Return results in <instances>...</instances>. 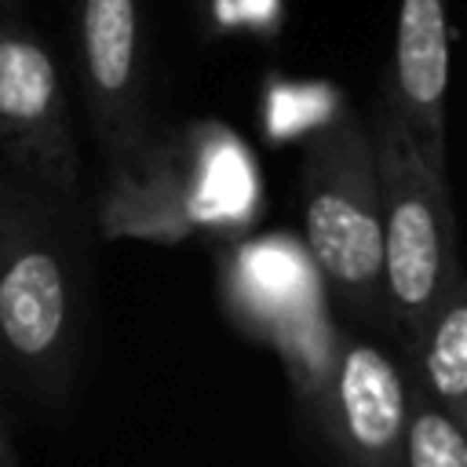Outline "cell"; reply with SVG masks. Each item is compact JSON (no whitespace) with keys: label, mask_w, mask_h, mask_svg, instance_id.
<instances>
[{"label":"cell","mask_w":467,"mask_h":467,"mask_svg":"<svg viewBox=\"0 0 467 467\" xmlns=\"http://www.w3.org/2000/svg\"><path fill=\"white\" fill-rule=\"evenodd\" d=\"M365 124L379 186L383 328L398 339V354H405L449 274L463 263L456 244L449 168L445 150L431 146L383 88Z\"/></svg>","instance_id":"2"},{"label":"cell","mask_w":467,"mask_h":467,"mask_svg":"<svg viewBox=\"0 0 467 467\" xmlns=\"http://www.w3.org/2000/svg\"><path fill=\"white\" fill-rule=\"evenodd\" d=\"M263 182L248 146L215 120L153 135L135 161L109 171L95 208L102 237L182 241L255 219Z\"/></svg>","instance_id":"3"},{"label":"cell","mask_w":467,"mask_h":467,"mask_svg":"<svg viewBox=\"0 0 467 467\" xmlns=\"http://www.w3.org/2000/svg\"><path fill=\"white\" fill-rule=\"evenodd\" d=\"M219 296L234 328L281 358L296 401L317 416L343 328L303 241L277 230L226 244L219 252Z\"/></svg>","instance_id":"5"},{"label":"cell","mask_w":467,"mask_h":467,"mask_svg":"<svg viewBox=\"0 0 467 467\" xmlns=\"http://www.w3.org/2000/svg\"><path fill=\"white\" fill-rule=\"evenodd\" d=\"M0 467H22L18 449H15V441H11V431H7L4 412H0Z\"/></svg>","instance_id":"12"},{"label":"cell","mask_w":467,"mask_h":467,"mask_svg":"<svg viewBox=\"0 0 467 467\" xmlns=\"http://www.w3.org/2000/svg\"><path fill=\"white\" fill-rule=\"evenodd\" d=\"M0 4H11V0H0Z\"/></svg>","instance_id":"14"},{"label":"cell","mask_w":467,"mask_h":467,"mask_svg":"<svg viewBox=\"0 0 467 467\" xmlns=\"http://www.w3.org/2000/svg\"><path fill=\"white\" fill-rule=\"evenodd\" d=\"M0 150L15 175L80 204V157L58 62L15 15L0 18Z\"/></svg>","instance_id":"6"},{"label":"cell","mask_w":467,"mask_h":467,"mask_svg":"<svg viewBox=\"0 0 467 467\" xmlns=\"http://www.w3.org/2000/svg\"><path fill=\"white\" fill-rule=\"evenodd\" d=\"M299 241L317 266L328 303L383 325V241L372 139L361 113L343 109L303 146Z\"/></svg>","instance_id":"4"},{"label":"cell","mask_w":467,"mask_h":467,"mask_svg":"<svg viewBox=\"0 0 467 467\" xmlns=\"http://www.w3.org/2000/svg\"><path fill=\"white\" fill-rule=\"evenodd\" d=\"M401 467H467V427L434 409L412 383Z\"/></svg>","instance_id":"11"},{"label":"cell","mask_w":467,"mask_h":467,"mask_svg":"<svg viewBox=\"0 0 467 467\" xmlns=\"http://www.w3.org/2000/svg\"><path fill=\"white\" fill-rule=\"evenodd\" d=\"M77 58L95 142L109 171L124 168L153 139L142 0H77Z\"/></svg>","instance_id":"7"},{"label":"cell","mask_w":467,"mask_h":467,"mask_svg":"<svg viewBox=\"0 0 467 467\" xmlns=\"http://www.w3.org/2000/svg\"><path fill=\"white\" fill-rule=\"evenodd\" d=\"M0 18H4V4H0Z\"/></svg>","instance_id":"13"},{"label":"cell","mask_w":467,"mask_h":467,"mask_svg":"<svg viewBox=\"0 0 467 467\" xmlns=\"http://www.w3.org/2000/svg\"><path fill=\"white\" fill-rule=\"evenodd\" d=\"M314 420L339 467H401L409 376L398 354L368 336L339 332L332 376Z\"/></svg>","instance_id":"8"},{"label":"cell","mask_w":467,"mask_h":467,"mask_svg":"<svg viewBox=\"0 0 467 467\" xmlns=\"http://www.w3.org/2000/svg\"><path fill=\"white\" fill-rule=\"evenodd\" d=\"M88 314L80 204L0 168V383L40 405L73 390Z\"/></svg>","instance_id":"1"},{"label":"cell","mask_w":467,"mask_h":467,"mask_svg":"<svg viewBox=\"0 0 467 467\" xmlns=\"http://www.w3.org/2000/svg\"><path fill=\"white\" fill-rule=\"evenodd\" d=\"M379 88L431 146L445 150L449 0H398L394 55Z\"/></svg>","instance_id":"9"},{"label":"cell","mask_w":467,"mask_h":467,"mask_svg":"<svg viewBox=\"0 0 467 467\" xmlns=\"http://www.w3.org/2000/svg\"><path fill=\"white\" fill-rule=\"evenodd\" d=\"M409 383L449 420L467 427V270L449 274L420 336L398 354Z\"/></svg>","instance_id":"10"}]
</instances>
